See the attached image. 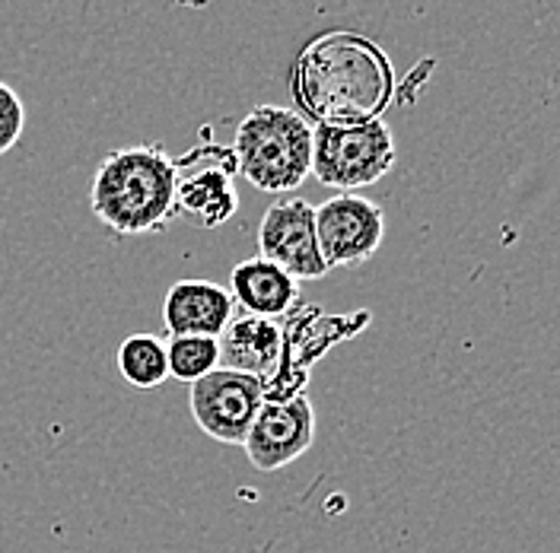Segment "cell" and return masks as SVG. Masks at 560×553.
<instances>
[{
	"label": "cell",
	"mask_w": 560,
	"mask_h": 553,
	"mask_svg": "<svg viewBox=\"0 0 560 553\" xmlns=\"http://www.w3.org/2000/svg\"><path fill=\"white\" fill-rule=\"evenodd\" d=\"M233 175V150L201 140L191 153L175 160V216L198 230H217L230 223L240 210Z\"/></svg>",
	"instance_id": "5b68a950"
},
{
	"label": "cell",
	"mask_w": 560,
	"mask_h": 553,
	"mask_svg": "<svg viewBox=\"0 0 560 553\" xmlns=\"http://www.w3.org/2000/svg\"><path fill=\"white\" fill-rule=\"evenodd\" d=\"M90 208L121 239L166 233L175 220V160L160 143L108 153L93 175Z\"/></svg>",
	"instance_id": "7a4b0ae2"
},
{
	"label": "cell",
	"mask_w": 560,
	"mask_h": 553,
	"mask_svg": "<svg viewBox=\"0 0 560 553\" xmlns=\"http://www.w3.org/2000/svg\"><path fill=\"white\" fill-rule=\"evenodd\" d=\"M166 363L170 376L178 381H198L220 366V346L217 338H198V334H178L166 344Z\"/></svg>",
	"instance_id": "5bb4252c"
},
{
	"label": "cell",
	"mask_w": 560,
	"mask_h": 553,
	"mask_svg": "<svg viewBox=\"0 0 560 553\" xmlns=\"http://www.w3.org/2000/svg\"><path fill=\"white\" fill-rule=\"evenodd\" d=\"M313 204L290 198L278 201L265 210L258 226V258L280 268L296 283L303 280H322L328 274L318 243H315V213Z\"/></svg>",
	"instance_id": "9c48e42d"
},
{
	"label": "cell",
	"mask_w": 560,
	"mask_h": 553,
	"mask_svg": "<svg viewBox=\"0 0 560 553\" xmlns=\"http://www.w3.org/2000/svg\"><path fill=\"white\" fill-rule=\"evenodd\" d=\"M236 173L268 195L293 191L306 181L313 160V128L283 105H255L236 128Z\"/></svg>",
	"instance_id": "3957f363"
},
{
	"label": "cell",
	"mask_w": 560,
	"mask_h": 553,
	"mask_svg": "<svg viewBox=\"0 0 560 553\" xmlns=\"http://www.w3.org/2000/svg\"><path fill=\"white\" fill-rule=\"evenodd\" d=\"M26 128V105L0 80V156L16 146Z\"/></svg>",
	"instance_id": "9a60e30c"
},
{
	"label": "cell",
	"mask_w": 560,
	"mask_h": 553,
	"mask_svg": "<svg viewBox=\"0 0 560 553\" xmlns=\"http://www.w3.org/2000/svg\"><path fill=\"white\" fill-rule=\"evenodd\" d=\"M217 346H220V369L268 379L280 363L283 331L275 318L233 315L223 334L217 338Z\"/></svg>",
	"instance_id": "8fae6325"
},
{
	"label": "cell",
	"mask_w": 560,
	"mask_h": 553,
	"mask_svg": "<svg viewBox=\"0 0 560 553\" xmlns=\"http://www.w3.org/2000/svg\"><path fill=\"white\" fill-rule=\"evenodd\" d=\"M265 388H268L265 379L230 373V369H213L205 379L191 381L188 408L198 430H205L210 439L223 446H243L252 420L268 401Z\"/></svg>",
	"instance_id": "52a82bcc"
},
{
	"label": "cell",
	"mask_w": 560,
	"mask_h": 553,
	"mask_svg": "<svg viewBox=\"0 0 560 553\" xmlns=\"http://www.w3.org/2000/svg\"><path fill=\"white\" fill-rule=\"evenodd\" d=\"M315 213V243L328 271L366 264L385 239V213L363 195H335Z\"/></svg>",
	"instance_id": "8992f818"
},
{
	"label": "cell",
	"mask_w": 560,
	"mask_h": 553,
	"mask_svg": "<svg viewBox=\"0 0 560 553\" xmlns=\"http://www.w3.org/2000/svg\"><path fill=\"white\" fill-rule=\"evenodd\" d=\"M395 166V138L383 118L360 125H315L310 173L341 195L383 181Z\"/></svg>",
	"instance_id": "277c9868"
},
{
	"label": "cell",
	"mask_w": 560,
	"mask_h": 553,
	"mask_svg": "<svg viewBox=\"0 0 560 553\" xmlns=\"http://www.w3.org/2000/svg\"><path fill=\"white\" fill-rule=\"evenodd\" d=\"M315 408L306 395H290L283 401H265L255 414L243 449L252 468L271 474L313 449Z\"/></svg>",
	"instance_id": "ba28073f"
},
{
	"label": "cell",
	"mask_w": 560,
	"mask_h": 553,
	"mask_svg": "<svg viewBox=\"0 0 560 553\" xmlns=\"http://www.w3.org/2000/svg\"><path fill=\"white\" fill-rule=\"evenodd\" d=\"M230 296L243 306L245 315L278 321L300 303V283L265 258H245L230 274Z\"/></svg>",
	"instance_id": "7c38bea8"
},
{
	"label": "cell",
	"mask_w": 560,
	"mask_h": 553,
	"mask_svg": "<svg viewBox=\"0 0 560 553\" xmlns=\"http://www.w3.org/2000/svg\"><path fill=\"white\" fill-rule=\"evenodd\" d=\"M290 90L315 125H360L383 118L395 96V70L366 35L325 33L300 51Z\"/></svg>",
	"instance_id": "6da1fadb"
},
{
	"label": "cell",
	"mask_w": 560,
	"mask_h": 553,
	"mask_svg": "<svg viewBox=\"0 0 560 553\" xmlns=\"http://www.w3.org/2000/svg\"><path fill=\"white\" fill-rule=\"evenodd\" d=\"M118 373L138 391H153L170 379L166 344L156 334H131L118 346Z\"/></svg>",
	"instance_id": "4fadbf2b"
},
{
	"label": "cell",
	"mask_w": 560,
	"mask_h": 553,
	"mask_svg": "<svg viewBox=\"0 0 560 553\" xmlns=\"http://www.w3.org/2000/svg\"><path fill=\"white\" fill-rule=\"evenodd\" d=\"M233 315H236V303L230 290L213 280H178L170 286L163 303V321L170 338L178 334L220 338Z\"/></svg>",
	"instance_id": "30bf717a"
}]
</instances>
